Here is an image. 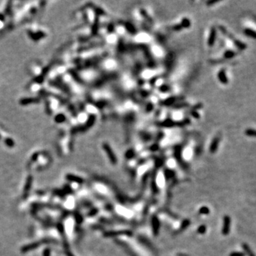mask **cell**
<instances>
[{"label":"cell","mask_w":256,"mask_h":256,"mask_svg":"<svg viewBox=\"0 0 256 256\" xmlns=\"http://www.w3.org/2000/svg\"><path fill=\"white\" fill-rule=\"evenodd\" d=\"M219 29H220L224 34H225V35H226L227 36H228V38H230V39H231V40L234 42L235 46L237 47L239 50H241L242 51V50H245V48H247V45L245 44V43H243V42H242V41H240L236 39L234 36H233L231 34H229V33L226 31V29H225L223 26H219Z\"/></svg>","instance_id":"6da1fadb"},{"label":"cell","mask_w":256,"mask_h":256,"mask_svg":"<svg viewBox=\"0 0 256 256\" xmlns=\"http://www.w3.org/2000/svg\"><path fill=\"white\" fill-rule=\"evenodd\" d=\"M231 229V219L228 216H225L223 219V225L222 233L224 236H227Z\"/></svg>","instance_id":"7a4b0ae2"},{"label":"cell","mask_w":256,"mask_h":256,"mask_svg":"<svg viewBox=\"0 0 256 256\" xmlns=\"http://www.w3.org/2000/svg\"><path fill=\"white\" fill-rule=\"evenodd\" d=\"M218 78H219V81L221 82L223 84H227L228 83V78L226 75V73H225V70L224 69H221L219 71V73H218Z\"/></svg>","instance_id":"3957f363"},{"label":"cell","mask_w":256,"mask_h":256,"mask_svg":"<svg viewBox=\"0 0 256 256\" xmlns=\"http://www.w3.org/2000/svg\"><path fill=\"white\" fill-rule=\"evenodd\" d=\"M219 142H220V137H216L212 141V143L210 146V151H211L212 153H214L215 151L218 149V147H219Z\"/></svg>","instance_id":"277c9868"},{"label":"cell","mask_w":256,"mask_h":256,"mask_svg":"<svg viewBox=\"0 0 256 256\" xmlns=\"http://www.w3.org/2000/svg\"><path fill=\"white\" fill-rule=\"evenodd\" d=\"M216 30L214 27H212L208 41V45H209V46H213V43H214L215 42V40H216Z\"/></svg>","instance_id":"5b68a950"},{"label":"cell","mask_w":256,"mask_h":256,"mask_svg":"<svg viewBox=\"0 0 256 256\" xmlns=\"http://www.w3.org/2000/svg\"><path fill=\"white\" fill-rule=\"evenodd\" d=\"M243 33H244L245 36L252 38V39H256V31H255V30L250 28H246L243 30Z\"/></svg>","instance_id":"8992f818"},{"label":"cell","mask_w":256,"mask_h":256,"mask_svg":"<svg viewBox=\"0 0 256 256\" xmlns=\"http://www.w3.org/2000/svg\"><path fill=\"white\" fill-rule=\"evenodd\" d=\"M236 54H236V51H233V50H227V51H225V53H224L223 56L225 58L230 59L235 57V56H236Z\"/></svg>","instance_id":"52a82bcc"},{"label":"cell","mask_w":256,"mask_h":256,"mask_svg":"<svg viewBox=\"0 0 256 256\" xmlns=\"http://www.w3.org/2000/svg\"><path fill=\"white\" fill-rule=\"evenodd\" d=\"M245 134H246L247 136H248V137H256V130L252 128L247 129V130L245 131Z\"/></svg>","instance_id":"ba28073f"},{"label":"cell","mask_w":256,"mask_h":256,"mask_svg":"<svg viewBox=\"0 0 256 256\" xmlns=\"http://www.w3.org/2000/svg\"><path fill=\"white\" fill-rule=\"evenodd\" d=\"M242 246H243V250L245 251V253H246L248 256H255L254 253L252 252V251H251V248H250V247L248 246L246 243H243Z\"/></svg>","instance_id":"9c48e42d"},{"label":"cell","mask_w":256,"mask_h":256,"mask_svg":"<svg viewBox=\"0 0 256 256\" xmlns=\"http://www.w3.org/2000/svg\"><path fill=\"white\" fill-rule=\"evenodd\" d=\"M230 256H245V254L240 252H233Z\"/></svg>","instance_id":"30bf717a"}]
</instances>
